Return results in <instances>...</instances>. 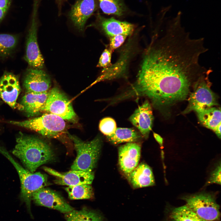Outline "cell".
<instances>
[{
    "mask_svg": "<svg viewBox=\"0 0 221 221\" xmlns=\"http://www.w3.org/2000/svg\"><path fill=\"white\" fill-rule=\"evenodd\" d=\"M164 27L158 43L145 55L137 79L163 91H189L193 80L211 69L200 63L208 50L204 39L190 37L179 15L165 22Z\"/></svg>",
    "mask_w": 221,
    "mask_h": 221,
    "instance_id": "cell-1",
    "label": "cell"
},
{
    "mask_svg": "<svg viewBox=\"0 0 221 221\" xmlns=\"http://www.w3.org/2000/svg\"><path fill=\"white\" fill-rule=\"evenodd\" d=\"M16 142L13 154L32 173L54 159V153L50 146L38 138L20 132Z\"/></svg>",
    "mask_w": 221,
    "mask_h": 221,
    "instance_id": "cell-2",
    "label": "cell"
},
{
    "mask_svg": "<svg viewBox=\"0 0 221 221\" xmlns=\"http://www.w3.org/2000/svg\"><path fill=\"white\" fill-rule=\"evenodd\" d=\"M0 153L11 162L17 171L21 184V199L25 203L28 211L32 217L31 210L32 196L35 192L47 185V175L39 172H30L14 160L6 149L1 146Z\"/></svg>",
    "mask_w": 221,
    "mask_h": 221,
    "instance_id": "cell-3",
    "label": "cell"
},
{
    "mask_svg": "<svg viewBox=\"0 0 221 221\" xmlns=\"http://www.w3.org/2000/svg\"><path fill=\"white\" fill-rule=\"evenodd\" d=\"M74 143L76 157L71 166L72 170L93 172L100 156L102 140L95 138L89 142L82 141L76 136L68 134Z\"/></svg>",
    "mask_w": 221,
    "mask_h": 221,
    "instance_id": "cell-4",
    "label": "cell"
},
{
    "mask_svg": "<svg viewBox=\"0 0 221 221\" xmlns=\"http://www.w3.org/2000/svg\"><path fill=\"white\" fill-rule=\"evenodd\" d=\"M8 122L34 131L49 138L59 137L64 134L66 129L64 120L50 113L24 121H10Z\"/></svg>",
    "mask_w": 221,
    "mask_h": 221,
    "instance_id": "cell-5",
    "label": "cell"
},
{
    "mask_svg": "<svg viewBox=\"0 0 221 221\" xmlns=\"http://www.w3.org/2000/svg\"><path fill=\"white\" fill-rule=\"evenodd\" d=\"M181 199L186 205L199 217L207 221H219V206L214 194L201 192L187 195Z\"/></svg>",
    "mask_w": 221,
    "mask_h": 221,
    "instance_id": "cell-6",
    "label": "cell"
},
{
    "mask_svg": "<svg viewBox=\"0 0 221 221\" xmlns=\"http://www.w3.org/2000/svg\"><path fill=\"white\" fill-rule=\"evenodd\" d=\"M212 71L203 75L195 82L194 90L190 95L188 105L184 113L192 110L197 112L217 105L215 96L210 88L208 79Z\"/></svg>",
    "mask_w": 221,
    "mask_h": 221,
    "instance_id": "cell-7",
    "label": "cell"
},
{
    "mask_svg": "<svg viewBox=\"0 0 221 221\" xmlns=\"http://www.w3.org/2000/svg\"><path fill=\"white\" fill-rule=\"evenodd\" d=\"M40 0H33L31 25L27 36L25 59L33 68L42 69L44 61L37 41V16Z\"/></svg>",
    "mask_w": 221,
    "mask_h": 221,
    "instance_id": "cell-8",
    "label": "cell"
},
{
    "mask_svg": "<svg viewBox=\"0 0 221 221\" xmlns=\"http://www.w3.org/2000/svg\"><path fill=\"white\" fill-rule=\"evenodd\" d=\"M43 111L57 115L64 120L73 121L76 118L70 101L57 87L48 91Z\"/></svg>",
    "mask_w": 221,
    "mask_h": 221,
    "instance_id": "cell-9",
    "label": "cell"
},
{
    "mask_svg": "<svg viewBox=\"0 0 221 221\" xmlns=\"http://www.w3.org/2000/svg\"><path fill=\"white\" fill-rule=\"evenodd\" d=\"M32 200L37 205L55 209L64 214L74 209L60 194L45 187L35 192Z\"/></svg>",
    "mask_w": 221,
    "mask_h": 221,
    "instance_id": "cell-10",
    "label": "cell"
},
{
    "mask_svg": "<svg viewBox=\"0 0 221 221\" xmlns=\"http://www.w3.org/2000/svg\"><path fill=\"white\" fill-rule=\"evenodd\" d=\"M43 169L47 173L55 176L56 179L54 183L60 185L72 186L83 184H91L94 177L93 172H87L71 170L62 173L47 167H44Z\"/></svg>",
    "mask_w": 221,
    "mask_h": 221,
    "instance_id": "cell-11",
    "label": "cell"
},
{
    "mask_svg": "<svg viewBox=\"0 0 221 221\" xmlns=\"http://www.w3.org/2000/svg\"><path fill=\"white\" fill-rule=\"evenodd\" d=\"M51 85L48 75L42 69H27L23 79V86L26 92L40 93L48 91Z\"/></svg>",
    "mask_w": 221,
    "mask_h": 221,
    "instance_id": "cell-12",
    "label": "cell"
},
{
    "mask_svg": "<svg viewBox=\"0 0 221 221\" xmlns=\"http://www.w3.org/2000/svg\"><path fill=\"white\" fill-rule=\"evenodd\" d=\"M141 147L135 142H128L118 148V161L121 169L127 176L138 165Z\"/></svg>",
    "mask_w": 221,
    "mask_h": 221,
    "instance_id": "cell-13",
    "label": "cell"
},
{
    "mask_svg": "<svg viewBox=\"0 0 221 221\" xmlns=\"http://www.w3.org/2000/svg\"><path fill=\"white\" fill-rule=\"evenodd\" d=\"M21 91L17 76L5 72L0 79V97L12 108H15L17 101Z\"/></svg>",
    "mask_w": 221,
    "mask_h": 221,
    "instance_id": "cell-14",
    "label": "cell"
},
{
    "mask_svg": "<svg viewBox=\"0 0 221 221\" xmlns=\"http://www.w3.org/2000/svg\"><path fill=\"white\" fill-rule=\"evenodd\" d=\"M96 6L95 0H77L72 6L69 17L79 31H83L87 21L96 10Z\"/></svg>",
    "mask_w": 221,
    "mask_h": 221,
    "instance_id": "cell-15",
    "label": "cell"
},
{
    "mask_svg": "<svg viewBox=\"0 0 221 221\" xmlns=\"http://www.w3.org/2000/svg\"><path fill=\"white\" fill-rule=\"evenodd\" d=\"M129 120L145 138L148 137L153 121L152 107L148 100L135 110L130 117Z\"/></svg>",
    "mask_w": 221,
    "mask_h": 221,
    "instance_id": "cell-16",
    "label": "cell"
},
{
    "mask_svg": "<svg viewBox=\"0 0 221 221\" xmlns=\"http://www.w3.org/2000/svg\"><path fill=\"white\" fill-rule=\"evenodd\" d=\"M48 91L40 93L26 92L17 107L28 117L34 116L42 111Z\"/></svg>",
    "mask_w": 221,
    "mask_h": 221,
    "instance_id": "cell-17",
    "label": "cell"
},
{
    "mask_svg": "<svg viewBox=\"0 0 221 221\" xmlns=\"http://www.w3.org/2000/svg\"><path fill=\"white\" fill-rule=\"evenodd\" d=\"M128 177L129 181L134 188L152 186L155 184L151 168L144 163L138 165Z\"/></svg>",
    "mask_w": 221,
    "mask_h": 221,
    "instance_id": "cell-18",
    "label": "cell"
},
{
    "mask_svg": "<svg viewBox=\"0 0 221 221\" xmlns=\"http://www.w3.org/2000/svg\"><path fill=\"white\" fill-rule=\"evenodd\" d=\"M99 24L104 31L110 37L123 34L127 36L133 33L134 25L126 21L117 20L113 17L105 18L98 15Z\"/></svg>",
    "mask_w": 221,
    "mask_h": 221,
    "instance_id": "cell-19",
    "label": "cell"
},
{
    "mask_svg": "<svg viewBox=\"0 0 221 221\" xmlns=\"http://www.w3.org/2000/svg\"><path fill=\"white\" fill-rule=\"evenodd\" d=\"M66 221H107L99 211L83 207L79 210H74L64 214Z\"/></svg>",
    "mask_w": 221,
    "mask_h": 221,
    "instance_id": "cell-20",
    "label": "cell"
},
{
    "mask_svg": "<svg viewBox=\"0 0 221 221\" xmlns=\"http://www.w3.org/2000/svg\"><path fill=\"white\" fill-rule=\"evenodd\" d=\"M167 211L162 221H207L199 217L185 205L171 208Z\"/></svg>",
    "mask_w": 221,
    "mask_h": 221,
    "instance_id": "cell-21",
    "label": "cell"
},
{
    "mask_svg": "<svg viewBox=\"0 0 221 221\" xmlns=\"http://www.w3.org/2000/svg\"><path fill=\"white\" fill-rule=\"evenodd\" d=\"M196 112L200 123L214 132L221 126L220 109L211 107Z\"/></svg>",
    "mask_w": 221,
    "mask_h": 221,
    "instance_id": "cell-22",
    "label": "cell"
},
{
    "mask_svg": "<svg viewBox=\"0 0 221 221\" xmlns=\"http://www.w3.org/2000/svg\"><path fill=\"white\" fill-rule=\"evenodd\" d=\"M106 137L110 142L117 145L124 142H135L140 139L141 136L133 129L118 128L113 134Z\"/></svg>",
    "mask_w": 221,
    "mask_h": 221,
    "instance_id": "cell-23",
    "label": "cell"
},
{
    "mask_svg": "<svg viewBox=\"0 0 221 221\" xmlns=\"http://www.w3.org/2000/svg\"><path fill=\"white\" fill-rule=\"evenodd\" d=\"M65 190L71 200L89 199L94 197L92 188L90 184H83L68 186Z\"/></svg>",
    "mask_w": 221,
    "mask_h": 221,
    "instance_id": "cell-24",
    "label": "cell"
},
{
    "mask_svg": "<svg viewBox=\"0 0 221 221\" xmlns=\"http://www.w3.org/2000/svg\"><path fill=\"white\" fill-rule=\"evenodd\" d=\"M98 0L100 8L105 14L120 16L123 15L125 12V6L120 0Z\"/></svg>",
    "mask_w": 221,
    "mask_h": 221,
    "instance_id": "cell-25",
    "label": "cell"
},
{
    "mask_svg": "<svg viewBox=\"0 0 221 221\" xmlns=\"http://www.w3.org/2000/svg\"><path fill=\"white\" fill-rule=\"evenodd\" d=\"M17 41L15 35L0 34V55L5 56L10 53L16 46Z\"/></svg>",
    "mask_w": 221,
    "mask_h": 221,
    "instance_id": "cell-26",
    "label": "cell"
},
{
    "mask_svg": "<svg viewBox=\"0 0 221 221\" xmlns=\"http://www.w3.org/2000/svg\"><path fill=\"white\" fill-rule=\"evenodd\" d=\"M99 127L101 132L106 136L113 134L117 128L115 121L110 117L102 119L100 122Z\"/></svg>",
    "mask_w": 221,
    "mask_h": 221,
    "instance_id": "cell-27",
    "label": "cell"
},
{
    "mask_svg": "<svg viewBox=\"0 0 221 221\" xmlns=\"http://www.w3.org/2000/svg\"><path fill=\"white\" fill-rule=\"evenodd\" d=\"M111 56V50L105 49L100 57L97 66L105 68L110 66Z\"/></svg>",
    "mask_w": 221,
    "mask_h": 221,
    "instance_id": "cell-28",
    "label": "cell"
},
{
    "mask_svg": "<svg viewBox=\"0 0 221 221\" xmlns=\"http://www.w3.org/2000/svg\"><path fill=\"white\" fill-rule=\"evenodd\" d=\"M127 36L123 34L115 35L110 37V50H114L119 47L124 42Z\"/></svg>",
    "mask_w": 221,
    "mask_h": 221,
    "instance_id": "cell-29",
    "label": "cell"
},
{
    "mask_svg": "<svg viewBox=\"0 0 221 221\" xmlns=\"http://www.w3.org/2000/svg\"><path fill=\"white\" fill-rule=\"evenodd\" d=\"M215 183L221 184V164L220 162L212 172L207 184Z\"/></svg>",
    "mask_w": 221,
    "mask_h": 221,
    "instance_id": "cell-30",
    "label": "cell"
},
{
    "mask_svg": "<svg viewBox=\"0 0 221 221\" xmlns=\"http://www.w3.org/2000/svg\"><path fill=\"white\" fill-rule=\"evenodd\" d=\"M12 2L13 0H0V22L9 11Z\"/></svg>",
    "mask_w": 221,
    "mask_h": 221,
    "instance_id": "cell-31",
    "label": "cell"
},
{
    "mask_svg": "<svg viewBox=\"0 0 221 221\" xmlns=\"http://www.w3.org/2000/svg\"><path fill=\"white\" fill-rule=\"evenodd\" d=\"M154 136V138L157 142L160 144V145L162 146L163 144V139L158 134L154 133H153Z\"/></svg>",
    "mask_w": 221,
    "mask_h": 221,
    "instance_id": "cell-32",
    "label": "cell"
},
{
    "mask_svg": "<svg viewBox=\"0 0 221 221\" xmlns=\"http://www.w3.org/2000/svg\"><path fill=\"white\" fill-rule=\"evenodd\" d=\"M66 0H55L59 10V12H60L62 6L64 2Z\"/></svg>",
    "mask_w": 221,
    "mask_h": 221,
    "instance_id": "cell-33",
    "label": "cell"
}]
</instances>
